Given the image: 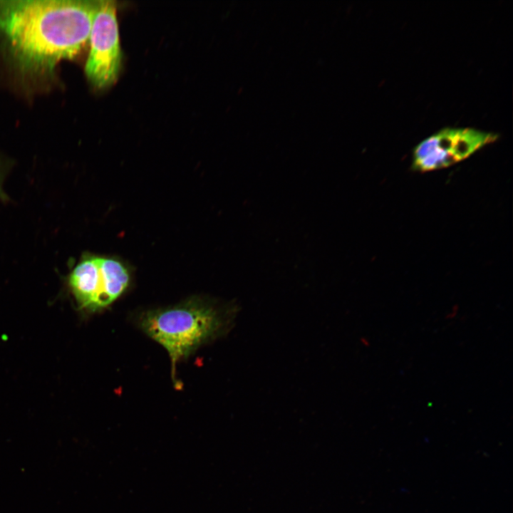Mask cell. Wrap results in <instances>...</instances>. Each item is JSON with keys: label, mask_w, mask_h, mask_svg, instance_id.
<instances>
[{"label": "cell", "mask_w": 513, "mask_h": 513, "mask_svg": "<svg viewBox=\"0 0 513 513\" xmlns=\"http://www.w3.org/2000/svg\"><path fill=\"white\" fill-rule=\"evenodd\" d=\"M98 1L0 0V34L23 69L51 71L88 43Z\"/></svg>", "instance_id": "1"}, {"label": "cell", "mask_w": 513, "mask_h": 513, "mask_svg": "<svg viewBox=\"0 0 513 513\" xmlns=\"http://www.w3.org/2000/svg\"><path fill=\"white\" fill-rule=\"evenodd\" d=\"M239 308L193 297L173 306L143 312L138 320L140 328L163 346L175 366L202 344L226 334L233 326Z\"/></svg>", "instance_id": "2"}, {"label": "cell", "mask_w": 513, "mask_h": 513, "mask_svg": "<svg viewBox=\"0 0 513 513\" xmlns=\"http://www.w3.org/2000/svg\"><path fill=\"white\" fill-rule=\"evenodd\" d=\"M497 134L472 128H445L426 138L413 152L412 169L429 172L452 166L494 142Z\"/></svg>", "instance_id": "3"}, {"label": "cell", "mask_w": 513, "mask_h": 513, "mask_svg": "<svg viewBox=\"0 0 513 513\" xmlns=\"http://www.w3.org/2000/svg\"><path fill=\"white\" fill-rule=\"evenodd\" d=\"M116 11L115 1H98L85 66L87 78L98 88L113 84L120 71L121 51Z\"/></svg>", "instance_id": "4"}, {"label": "cell", "mask_w": 513, "mask_h": 513, "mask_svg": "<svg viewBox=\"0 0 513 513\" xmlns=\"http://www.w3.org/2000/svg\"><path fill=\"white\" fill-rule=\"evenodd\" d=\"M68 284L81 309L106 308L120 294L118 264L113 258L86 256L70 274Z\"/></svg>", "instance_id": "5"}, {"label": "cell", "mask_w": 513, "mask_h": 513, "mask_svg": "<svg viewBox=\"0 0 513 513\" xmlns=\"http://www.w3.org/2000/svg\"><path fill=\"white\" fill-rule=\"evenodd\" d=\"M0 198L3 200L6 199V195L4 194V192L2 191L1 186V175H0Z\"/></svg>", "instance_id": "6"}]
</instances>
